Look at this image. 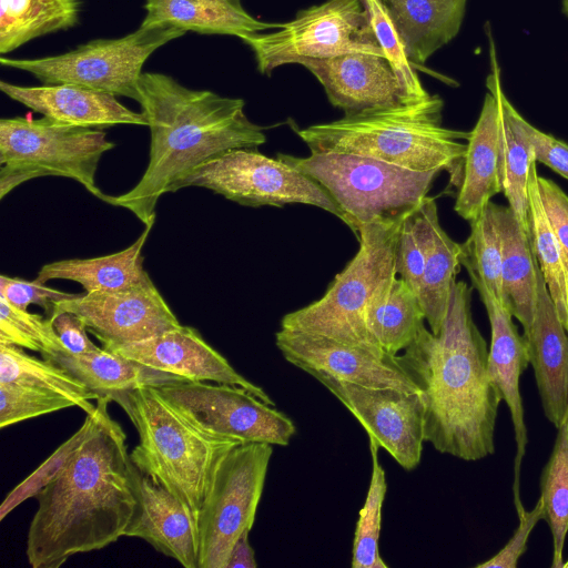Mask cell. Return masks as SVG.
<instances>
[{"label":"cell","mask_w":568,"mask_h":568,"mask_svg":"<svg viewBox=\"0 0 568 568\" xmlns=\"http://www.w3.org/2000/svg\"><path fill=\"white\" fill-rule=\"evenodd\" d=\"M100 397L92 427L61 471L36 497L26 556L32 568H59L77 554L124 536L139 503L140 471L126 435Z\"/></svg>","instance_id":"cell-1"},{"label":"cell","mask_w":568,"mask_h":568,"mask_svg":"<svg viewBox=\"0 0 568 568\" xmlns=\"http://www.w3.org/2000/svg\"><path fill=\"white\" fill-rule=\"evenodd\" d=\"M186 186H200L246 206L314 205L342 220L328 192L311 176L257 148L230 150L197 168Z\"/></svg>","instance_id":"cell-12"},{"label":"cell","mask_w":568,"mask_h":568,"mask_svg":"<svg viewBox=\"0 0 568 568\" xmlns=\"http://www.w3.org/2000/svg\"><path fill=\"white\" fill-rule=\"evenodd\" d=\"M425 320L417 293L396 276L369 307L366 323L378 347L395 356L415 339Z\"/></svg>","instance_id":"cell-32"},{"label":"cell","mask_w":568,"mask_h":568,"mask_svg":"<svg viewBox=\"0 0 568 568\" xmlns=\"http://www.w3.org/2000/svg\"><path fill=\"white\" fill-rule=\"evenodd\" d=\"M361 423L368 438L384 448L400 467L415 469L424 439V403L419 392L367 387L313 374Z\"/></svg>","instance_id":"cell-14"},{"label":"cell","mask_w":568,"mask_h":568,"mask_svg":"<svg viewBox=\"0 0 568 568\" xmlns=\"http://www.w3.org/2000/svg\"><path fill=\"white\" fill-rule=\"evenodd\" d=\"M139 92L150 129L148 165L131 190L109 195L108 203L129 210L144 226L153 225L159 200L186 187L197 168L230 150L266 141L263 128L246 116L242 99L190 89L160 72H143Z\"/></svg>","instance_id":"cell-3"},{"label":"cell","mask_w":568,"mask_h":568,"mask_svg":"<svg viewBox=\"0 0 568 568\" xmlns=\"http://www.w3.org/2000/svg\"><path fill=\"white\" fill-rule=\"evenodd\" d=\"M497 219L501 237V304L518 320L526 335L536 307L539 266L530 237L511 209L497 205Z\"/></svg>","instance_id":"cell-27"},{"label":"cell","mask_w":568,"mask_h":568,"mask_svg":"<svg viewBox=\"0 0 568 568\" xmlns=\"http://www.w3.org/2000/svg\"><path fill=\"white\" fill-rule=\"evenodd\" d=\"M414 68L424 67L459 32L467 0H381Z\"/></svg>","instance_id":"cell-25"},{"label":"cell","mask_w":568,"mask_h":568,"mask_svg":"<svg viewBox=\"0 0 568 568\" xmlns=\"http://www.w3.org/2000/svg\"><path fill=\"white\" fill-rule=\"evenodd\" d=\"M43 358L63 367L92 392L109 399L113 394L141 386L158 387L172 382L186 381L141 365L104 347L84 355L57 352Z\"/></svg>","instance_id":"cell-29"},{"label":"cell","mask_w":568,"mask_h":568,"mask_svg":"<svg viewBox=\"0 0 568 568\" xmlns=\"http://www.w3.org/2000/svg\"><path fill=\"white\" fill-rule=\"evenodd\" d=\"M544 519L552 537V568L564 567V546L568 534V412L557 428L548 462L540 475Z\"/></svg>","instance_id":"cell-36"},{"label":"cell","mask_w":568,"mask_h":568,"mask_svg":"<svg viewBox=\"0 0 568 568\" xmlns=\"http://www.w3.org/2000/svg\"><path fill=\"white\" fill-rule=\"evenodd\" d=\"M275 344L288 363L311 376L325 374L367 387L418 392L395 356L386 353L285 328L276 332Z\"/></svg>","instance_id":"cell-16"},{"label":"cell","mask_w":568,"mask_h":568,"mask_svg":"<svg viewBox=\"0 0 568 568\" xmlns=\"http://www.w3.org/2000/svg\"><path fill=\"white\" fill-rule=\"evenodd\" d=\"M58 312L79 316L104 348L140 342L181 326L151 278L128 288L74 294L54 304L52 314Z\"/></svg>","instance_id":"cell-15"},{"label":"cell","mask_w":568,"mask_h":568,"mask_svg":"<svg viewBox=\"0 0 568 568\" xmlns=\"http://www.w3.org/2000/svg\"><path fill=\"white\" fill-rule=\"evenodd\" d=\"M81 0H0V53L79 22Z\"/></svg>","instance_id":"cell-31"},{"label":"cell","mask_w":568,"mask_h":568,"mask_svg":"<svg viewBox=\"0 0 568 568\" xmlns=\"http://www.w3.org/2000/svg\"><path fill=\"white\" fill-rule=\"evenodd\" d=\"M443 99L429 94L399 105L376 108L297 130L311 153H348L405 169L447 171L459 186L469 132L442 124Z\"/></svg>","instance_id":"cell-4"},{"label":"cell","mask_w":568,"mask_h":568,"mask_svg":"<svg viewBox=\"0 0 568 568\" xmlns=\"http://www.w3.org/2000/svg\"><path fill=\"white\" fill-rule=\"evenodd\" d=\"M320 183L334 199L342 221L356 234L366 223L393 219L418 207L439 172H419L348 153L277 154Z\"/></svg>","instance_id":"cell-7"},{"label":"cell","mask_w":568,"mask_h":568,"mask_svg":"<svg viewBox=\"0 0 568 568\" xmlns=\"http://www.w3.org/2000/svg\"><path fill=\"white\" fill-rule=\"evenodd\" d=\"M540 200L568 264V195L551 180L537 178Z\"/></svg>","instance_id":"cell-45"},{"label":"cell","mask_w":568,"mask_h":568,"mask_svg":"<svg viewBox=\"0 0 568 568\" xmlns=\"http://www.w3.org/2000/svg\"><path fill=\"white\" fill-rule=\"evenodd\" d=\"M409 213L361 225L356 231L359 248L353 260L320 300L284 315L281 328L383 352L371 336L366 318L372 304L397 276L396 242Z\"/></svg>","instance_id":"cell-6"},{"label":"cell","mask_w":568,"mask_h":568,"mask_svg":"<svg viewBox=\"0 0 568 568\" xmlns=\"http://www.w3.org/2000/svg\"><path fill=\"white\" fill-rule=\"evenodd\" d=\"M41 283L38 280L26 281L19 277L0 276V296L17 307L28 310L32 304L42 307L50 316L58 301L73 296ZM48 316V317H49Z\"/></svg>","instance_id":"cell-43"},{"label":"cell","mask_w":568,"mask_h":568,"mask_svg":"<svg viewBox=\"0 0 568 568\" xmlns=\"http://www.w3.org/2000/svg\"><path fill=\"white\" fill-rule=\"evenodd\" d=\"M379 446L369 438L372 475L365 498L359 510L353 542V568H387L379 555V532L382 508L387 491L386 476L378 460Z\"/></svg>","instance_id":"cell-37"},{"label":"cell","mask_w":568,"mask_h":568,"mask_svg":"<svg viewBox=\"0 0 568 568\" xmlns=\"http://www.w3.org/2000/svg\"><path fill=\"white\" fill-rule=\"evenodd\" d=\"M500 111L488 91L474 129L469 132L462 181L454 210L464 220H475L494 195L501 192Z\"/></svg>","instance_id":"cell-23"},{"label":"cell","mask_w":568,"mask_h":568,"mask_svg":"<svg viewBox=\"0 0 568 568\" xmlns=\"http://www.w3.org/2000/svg\"><path fill=\"white\" fill-rule=\"evenodd\" d=\"M272 453L271 444L242 443L220 460L196 517L199 568H226L233 545L252 529Z\"/></svg>","instance_id":"cell-11"},{"label":"cell","mask_w":568,"mask_h":568,"mask_svg":"<svg viewBox=\"0 0 568 568\" xmlns=\"http://www.w3.org/2000/svg\"><path fill=\"white\" fill-rule=\"evenodd\" d=\"M536 162L528 176L530 243L558 316L568 333V264L545 213Z\"/></svg>","instance_id":"cell-33"},{"label":"cell","mask_w":568,"mask_h":568,"mask_svg":"<svg viewBox=\"0 0 568 568\" xmlns=\"http://www.w3.org/2000/svg\"><path fill=\"white\" fill-rule=\"evenodd\" d=\"M138 432L130 453L136 469L197 517L222 457L240 440L204 433L181 416L154 386L113 394Z\"/></svg>","instance_id":"cell-5"},{"label":"cell","mask_w":568,"mask_h":568,"mask_svg":"<svg viewBox=\"0 0 568 568\" xmlns=\"http://www.w3.org/2000/svg\"><path fill=\"white\" fill-rule=\"evenodd\" d=\"M242 41L252 49L263 74L303 58L354 52L385 57L364 0H327L301 10L294 20L280 23L276 31L252 34Z\"/></svg>","instance_id":"cell-10"},{"label":"cell","mask_w":568,"mask_h":568,"mask_svg":"<svg viewBox=\"0 0 568 568\" xmlns=\"http://www.w3.org/2000/svg\"><path fill=\"white\" fill-rule=\"evenodd\" d=\"M296 63L320 81L329 102L344 114L417 101L406 93L388 60L378 54L354 52L303 58Z\"/></svg>","instance_id":"cell-18"},{"label":"cell","mask_w":568,"mask_h":568,"mask_svg":"<svg viewBox=\"0 0 568 568\" xmlns=\"http://www.w3.org/2000/svg\"><path fill=\"white\" fill-rule=\"evenodd\" d=\"M144 9V26L166 24L184 32L234 36L241 40L280 27L254 18L240 0H145Z\"/></svg>","instance_id":"cell-26"},{"label":"cell","mask_w":568,"mask_h":568,"mask_svg":"<svg viewBox=\"0 0 568 568\" xmlns=\"http://www.w3.org/2000/svg\"><path fill=\"white\" fill-rule=\"evenodd\" d=\"M0 90L30 110L68 124L95 129L118 124L148 126L142 112L130 110L116 97L74 84L24 87L2 80Z\"/></svg>","instance_id":"cell-21"},{"label":"cell","mask_w":568,"mask_h":568,"mask_svg":"<svg viewBox=\"0 0 568 568\" xmlns=\"http://www.w3.org/2000/svg\"><path fill=\"white\" fill-rule=\"evenodd\" d=\"M103 130L59 122L47 116L0 120V197L40 176H63L108 203L95 182L102 155L114 148Z\"/></svg>","instance_id":"cell-8"},{"label":"cell","mask_w":568,"mask_h":568,"mask_svg":"<svg viewBox=\"0 0 568 568\" xmlns=\"http://www.w3.org/2000/svg\"><path fill=\"white\" fill-rule=\"evenodd\" d=\"M140 503L124 536L145 540L184 568H199L196 517L170 491L140 473Z\"/></svg>","instance_id":"cell-22"},{"label":"cell","mask_w":568,"mask_h":568,"mask_svg":"<svg viewBox=\"0 0 568 568\" xmlns=\"http://www.w3.org/2000/svg\"><path fill=\"white\" fill-rule=\"evenodd\" d=\"M153 225L126 248L104 256L70 258L44 264L36 280H67L79 283L85 292L116 291L146 282L151 277L143 266L142 250Z\"/></svg>","instance_id":"cell-28"},{"label":"cell","mask_w":568,"mask_h":568,"mask_svg":"<svg viewBox=\"0 0 568 568\" xmlns=\"http://www.w3.org/2000/svg\"><path fill=\"white\" fill-rule=\"evenodd\" d=\"M94 419V410L87 414L83 424L61 444L33 473L18 484L0 506V520H3L24 500L36 497L65 466L70 457L89 434Z\"/></svg>","instance_id":"cell-40"},{"label":"cell","mask_w":568,"mask_h":568,"mask_svg":"<svg viewBox=\"0 0 568 568\" xmlns=\"http://www.w3.org/2000/svg\"><path fill=\"white\" fill-rule=\"evenodd\" d=\"M471 293L456 281L439 333L424 326L395 355L422 395L425 442L466 462L494 454L503 400L488 372L489 348L473 320Z\"/></svg>","instance_id":"cell-2"},{"label":"cell","mask_w":568,"mask_h":568,"mask_svg":"<svg viewBox=\"0 0 568 568\" xmlns=\"http://www.w3.org/2000/svg\"><path fill=\"white\" fill-rule=\"evenodd\" d=\"M0 383H18L52 390L74 400L85 414L95 408L90 400L101 397L58 364L47 358L39 359L21 347L6 343H0Z\"/></svg>","instance_id":"cell-34"},{"label":"cell","mask_w":568,"mask_h":568,"mask_svg":"<svg viewBox=\"0 0 568 568\" xmlns=\"http://www.w3.org/2000/svg\"><path fill=\"white\" fill-rule=\"evenodd\" d=\"M491 331L488 372L507 404L514 427L516 456L514 462V503L520 508L519 474L528 443L519 381L529 364L526 337L513 322V314L494 295L483 294Z\"/></svg>","instance_id":"cell-20"},{"label":"cell","mask_w":568,"mask_h":568,"mask_svg":"<svg viewBox=\"0 0 568 568\" xmlns=\"http://www.w3.org/2000/svg\"><path fill=\"white\" fill-rule=\"evenodd\" d=\"M0 343L40 353L64 352L50 317L30 313L0 296Z\"/></svg>","instance_id":"cell-38"},{"label":"cell","mask_w":568,"mask_h":568,"mask_svg":"<svg viewBox=\"0 0 568 568\" xmlns=\"http://www.w3.org/2000/svg\"><path fill=\"white\" fill-rule=\"evenodd\" d=\"M150 368L186 381L214 382L242 387L275 405L265 390L246 379L190 326H179L150 338L106 348Z\"/></svg>","instance_id":"cell-17"},{"label":"cell","mask_w":568,"mask_h":568,"mask_svg":"<svg viewBox=\"0 0 568 568\" xmlns=\"http://www.w3.org/2000/svg\"><path fill=\"white\" fill-rule=\"evenodd\" d=\"M250 530H245L232 547L226 568H256L254 549L248 541Z\"/></svg>","instance_id":"cell-48"},{"label":"cell","mask_w":568,"mask_h":568,"mask_svg":"<svg viewBox=\"0 0 568 568\" xmlns=\"http://www.w3.org/2000/svg\"><path fill=\"white\" fill-rule=\"evenodd\" d=\"M524 128L532 144L536 162H541L568 180V144L538 130L526 120Z\"/></svg>","instance_id":"cell-47"},{"label":"cell","mask_w":568,"mask_h":568,"mask_svg":"<svg viewBox=\"0 0 568 568\" xmlns=\"http://www.w3.org/2000/svg\"><path fill=\"white\" fill-rule=\"evenodd\" d=\"M562 568H568V560L566 562H564V567Z\"/></svg>","instance_id":"cell-50"},{"label":"cell","mask_w":568,"mask_h":568,"mask_svg":"<svg viewBox=\"0 0 568 568\" xmlns=\"http://www.w3.org/2000/svg\"><path fill=\"white\" fill-rule=\"evenodd\" d=\"M63 351L70 355H84L98 351L89 338L83 321L71 312H58L50 316Z\"/></svg>","instance_id":"cell-46"},{"label":"cell","mask_w":568,"mask_h":568,"mask_svg":"<svg viewBox=\"0 0 568 568\" xmlns=\"http://www.w3.org/2000/svg\"><path fill=\"white\" fill-rule=\"evenodd\" d=\"M529 364L546 418L558 428L568 412V333L549 295L540 268L532 323L524 335Z\"/></svg>","instance_id":"cell-19"},{"label":"cell","mask_w":568,"mask_h":568,"mask_svg":"<svg viewBox=\"0 0 568 568\" xmlns=\"http://www.w3.org/2000/svg\"><path fill=\"white\" fill-rule=\"evenodd\" d=\"M428 236V217L423 200L418 207L405 217L395 250L397 276L404 280L417 295L425 266Z\"/></svg>","instance_id":"cell-41"},{"label":"cell","mask_w":568,"mask_h":568,"mask_svg":"<svg viewBox=\"0 0 568 568\" xmlns=\"http://www.w3.org/2000/svg\"><path fill=\"white\" fill-rule=\"evenodd\" d=\"M490 73L486 87L498 101L500 111V180L501 192L521 229L530 237L528 176L536 162L532 144L524 128L525 119L509 102L500 83V69L491 34Z\"/></svg>","instance_id":"cell-24"},{"label":"cell","mask_w":568,"mask_h":568,"mask_svg":"<svg viewBox=\"0 0 568 568\" xmlns=\"http://www.w3.org/2000/svg\"><path fill=\"white\" fill-rule=\"evenodd\" d=\"M518 526L506 545L491 558L477 564V568H516L518 560L527 549L528 538L539 520L544 519V504L541 498L537 500L532 509L521 507L517 510Z\"/></svg>","instance_id":"cell-44"},{"label":"cell","mask_w":568,"mask_h":568,"mask_svg":"<svg viewBox=\"0 0 568 568\" xmlns=\"http://www.w3.org/2000/svg\"><path fill=\"white\" fill-rule=\"evenodd\" d=\"M469 223V236L462 244V265L479 296L490 294L501 303V237L497 204L489 201Z\"/></svg>","instance_id":"cell-35"},{"label":"cell","mask_w":568,"mask_h":568,"mask_svg":"<svg viewBox=\"0 0 568 568\" xmlns=\"http://www.w3.org/2000/svg\"><path fill=\"white\" fill-rule=\"evenodd\" d=\"M156 389L189 423L213 436L287 446L296 432L275 405L239 386L178 381Z\"/></svg>","instance_id":"cell-13"},{"label":"cell","mask_w":568,"mask_h":568,"mask_svg":"<svg viewBox=\"0 0 568 568\" xmlns=\"http://www.w3.org/2000/svg\"><path fill=\"white\" fill-rule=\"evenodd\" d=\"M424 205L428 217L429 236L418 297L430 331L438 334L462 265V245L452 240L442 227L434 197L426 196Z\"/></svg>","instance_id":"cell-30"},{"label":"cell","mask_w":568,"mask_h":568,"mask_svg":"<svg viewBox=\"0 0 568 568\" xmlns=\"http://www.w3.org/2000/svg\"><path fill=\"white\" fill-rule=\"evenodd\" d=\"M73 406L74 400L52 390L0 383V428Z\"/></svg>","instance_id":"cell-39"},{"label":"cell","mask_w":568,"mask_h":568,"mask_svg":"<svg viewBox=\"0 0 568 568\" xmlns=\"http://www.w3.org/2000/svg\"><path fill=\"white\" fill-rule=\"evenodd\" d=\"M562 10L568 16V0H562Z\"/></svg>","instance_id":"cell-49"},{"label":"cell","mask_w":568,"mask_h":568,"mask_svg":"<svg viewBox=\"0 0 568 568\" xmlns=\"http://www.w3.org/2000/svg\"><path fill=\"white\" fill-rule=\"evenodd\" d=\"M185 34L166 24H141L116 39H95L73 50L37 59L2 55V67L28 72L42 84H74L139 101L145 61L159 48Z\"/></svg>","instance_id":"cell-9"},{"label":"cell","mask_w":568,"mask_h":568,"mask_svg":"<svg viewBox=\"0 0 568 568\" xmlns=\"http://www.w3.org/2000/svg\"><path fill=\"white\" fill-rule=\"evenodd\" d=\"M364 2L384 55L402 87L414 100L426 98L429 93L424 89L415 68L409 62L403 42L386 8L381 0H364Z\"/></svg>","instance_id":"cell-42"}]
</instances>
